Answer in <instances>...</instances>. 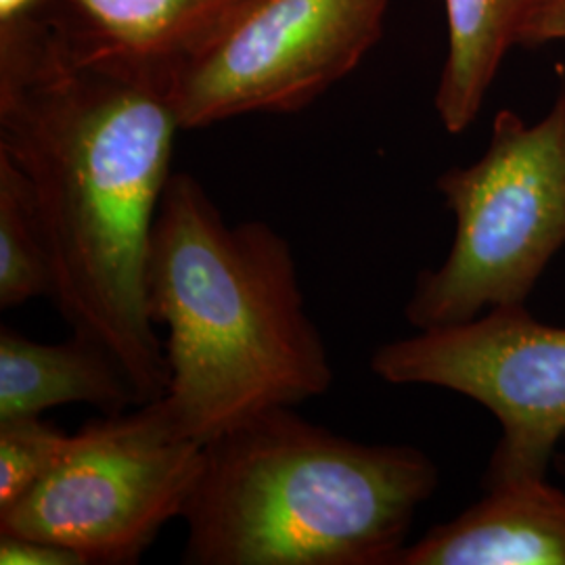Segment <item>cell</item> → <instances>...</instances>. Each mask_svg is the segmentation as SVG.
Masks as SVG:
<instances>
[{"label": "cell", "mask_w": 565, "mask_h": 565, "mask_svg": "<svg viewBox=\"0 0 565 565\" xmlns=\"http://www.w3.org/2000/svg\"><path fill=\"white\" fill-rule=\"evenodd\" d=\"M438 191L455 214V242L445 263L415 281L408 323H465L525 303L565 247V86L534 124L501 109L484 156L445 172Z\"/></svg>", "instance_id": "obj_4"}, {"label": "cell", "mask_w": 565, "mask_h": 565, "mask_svg": "<svg viewBox=\"0 0 565 565\" xmlns=\"http://www.w3.org/2000/svg\"><path fill=\"white\" fill-rule=\"evenodd\" d=\"M254 0H53V23L84 60L170 82Z\"/></svg>", "instance_id": "obj_8"}, {"label": "cell", "mask_w": 565, "mask_h": 565, "mask_svg": "<svg viewBox=\"0 0 565 565\" xmlns=\"http://www.w3.org/2000/svg\"><path fill=\"white\" fill-rule=\"evenodd\" d=\"M181 128L170 82L84 60L49 18L0 23V153L32 191L53 300L141 404L168 385L145 273Z\"/></svg>", "instance_id": "obj_1"}, {"label": "cell", "mask_w": 565, "mask_h": 565, "mask_svg": "<svg viewBox=\"0 0 565 565\" xmlns=\"http://www.w3.org/2000/svg\"><path fill=\"white\" fill-rule=\"evenodd\" d=\"M95 404L107 415L141 404L118 361L78 333L60 343L34 342L0 329V422L41 417L63 404Z\"/></svg>", "instance_id": "obj_10"}, {"label": "cell", "mask_w": 565, "mask_h": 565, "mask_svg": "<svg viewBox=\"0 0 565 565\" xmlns=\"http://www.w3.org/2000/svg\"><path fill=\"white\" fill-rule=\"evenodd\" d=\"M387 7L390 0H254L179 72L182 128L310 105L382 39Z\"/></svg>", "instance_id": "obj_7"}, {"label": "cell", "mask_w": 565, "mask_h": 565, "mask_svg": "<svg viewBox=\"0 0 565 565\" xmlns=\"http://www.w3.org/2000/svg\"><path fill=\"white\" fill-rule=\"evenodd\" d=\"M70 436L42 417L0 422V511L18 503L60 461Z\"/></svg>", "instance_id": "obj_13"}, {"label": "cell", "mask_w": 565, "mask_h": 565, "mask_svg": "<svg viewBox=\"0 0 565 565\" xmlns=\"http://www.w3.org/2000/svg\"><path fill=\"white\" fill-rule=\"evenodd\" d=\"M55 279L41 218L20 168L0 153V308L53 298Z\"/></svg>", "instance_id": "obj_12"}, {"label": "cell", "mask_w": 565, "mask_h": 565, "mask_svg": "<svg viewBox=\"0 0 565 565\" xmlns=\"http://www.w3.org/2000/svg\"><path fill=\"white\" fill-rule=\"evenodd\" d=\"M203 446L158 401L88 422L41 482L0 511V532L67 546L88 565L135 564L182 518Z\"/></svg>", "instance_id": "obj_5"}, {"label": "cell", "mask_w": 565, "mask_h": 565, "mask_svg": "<svg viewBox=\"0 0 565 565\" xmlns=\"http://www.w3.org/2000/svg\"><path fill=\"white\" fill-rule=\"evenodd\" d=\"M557 41H565V0H541L536 11L525 21L520 46L534 49Z\"/></svg>", "instance_id": "obj_15"}, {"label": "cell", "mask_w": 565, "mask_h": 565, "mask_svg": "<svg viewBox=\"0 0 565 565\" xmlns=\"http://www.w3.org/2000/svg\"><path fill=\"white\" fill-rule=\"evenodd\" d=\"M438 467L364 445L279 406L203 446L182 513L193 565H394Z\"/></svg>", "instance_id": "obj_3"}, {"label": "cell", "mask_w": 565, "mask_h": 565, "mask_svg": "<svg viewBox=\"0 0 565 565\" xmlns=\"http://www.w3.org/2000/svg\"><path fill=\"white\" fill-rule=\"evenodd\" d=\"M2 565H88L81 553L30 536L0 532Z\"/></svg>", "instance_id": "obj_14"}, {"label": "cell", "mask_w": 565, "mask_h": 565, "mask_svg": "<svg viewBox=\"0 0 565 565\" xmlns=\"http://www.w3.org/2000/svg\"><path fill=\"white\" fill-rule=\"evenodd\" d=\"M145 291L151 321L168 331L158 403L186 438L207 445L331 387L291 245L263 221L226 223L191 174L172 172L163 189Z\"/></svg>", "instance_id": "obj_2"}, {"label": "cell", "mask_w": 565, "mask_h": 565, "mask_svg": "<svg viewBox=\"0 0 565 565\" xmlns=\"http://www.w3.org/2000/svg\"><path fill=\"white\" fill-rule=\"evenodd\" d=\"M541 0H445L446 61L436 111L450 135L465 132L482 111L486 95L525 21Z\"/></svg>", "instance_id": "obj_11"}, {"label": "cell", "mask_w": 565, "mask_h": 565, "mask_svg": "<svg viewBox=\"0 0 565 565\" xmlns=\"http://www.w3.org/2000/svg\"><path fill=\"white\" fill-rule=\"evenodd\" d=\"M394 565H565V490L546 478L486 486L478 503L408 543Z\"/></svg>", "instance_id": "obj_9"}, {"label": "cell", "mask_w": 565, "mask_h": 565, "mask_svg": "<svg viewBox=\"0 0 565 565\" xmlns=\"http://www.w3.org/2000/svg\"><path fill=\"white\" fill-rule=\"evenodd\" d=\"M371 369L394 385L443 387L482 404L501 424L484 486L546 478L565 440V327L525 303L465 323L417 329L375 350Z\"/></svg>", "instance_id": "obj_6"}, {"label": "cell", "mask_w": 565, "mask_h": 565, "mask_svg": "<svg viewBox=\"0 0 565 565\" xmlns=\"http://www.w3.org/2000/svg\"><path fill=\"white\" fill-rule=\"evenodd\" d=\"M555 465H557V469L562 471V476L565 478V448L564 450H557V455H555Z\"/></svg>", "instance_id": "obj_16"}]
</instances>
